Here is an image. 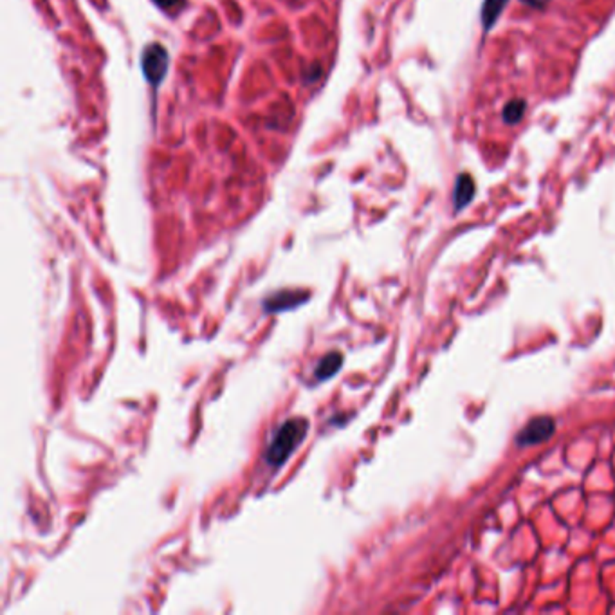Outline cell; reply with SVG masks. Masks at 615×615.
Listing matches in <instances>:
<instances>
[{
    "label": "cell",
    "instance_id": "cell-10",
    "mask_svg": "<svg viewBox=\"0 0 615 615\" xmlns=\"http://www.w3.org/2000/svg\"><path fill=\"white\" fill-rule=\"evenodd\" d=\"M522 2L527 6H531V8H541V6H543L547 0H522Z\"/></svg>",
    "mask_w": 615,
    "mask_h": 615
},
{
    "label": "cell",
    "instance_id": "cell-7",
    "mask_svg": "<svg viewBox=\"0 0 615 615\" xmlns=\"http://www.w3.org/2000/svg\"><path fill=\"white\" fill-rule=\"evenodd\" d=\"M509 0H486L482 6V22L486 25V30H491L493 24L498 20L502 11L505 9Z\"/></svg>",
    "mask_w": 615,
    "mask_h": 615
},
{
    "label": "cell",
    "instance_id": "cell-2",
    "mask_svg": "<svg viewBox=\"0 0 615 615\" xmlns=\"http://www.w3.org/2000/svg\"><path fill=\"white\" fill-rule=\"evenodd\" d=\"M556 432V422H554L552 417L541 415L534 417L532 420H529L527 425L524 426L518 435H516V444L518 446H534L540 444V442L549 441L550 436Z\"/></svg>",
    "mask_w": 615,
    "mask_h": 615
},
{
    "label": "cell",
    "instance_id": "cell-3",
    "mask_svg": "<svg viewBox=\"0 0 615 615\" xmlns=\"http://www.w3.org/2000/svg\"><path fill=\"white\" fill-rule=\"evenodd\" d=\"M143 72L150 84H159L162 82L168 71V53L167 49L159 44H150L143 51Z\"/></svg>",
    "mask_w": 615,
    "mask_h": 615
},
{
    "label": "cell",
    "instance_id": "cell-9",
    "mask_svg": "<svg viewBox=\"0 0 615 615\" xmlns=\"http://www.w3.org/2000/svg\"><path fill=\"white\" fill-rule=\"evenodd\" d=\"M154 2L159 6V8L171 9V8H175L177 4H181L183 0H154Z\"/></svg>",
    "mask_w": 615,
    "mask_h": 615
},
{
    "label": "cell",
    "instance_id": "cell-4",
    "mask_svg": "<svg viewBox=\"0 0 615 615\" xmlns=\"http://www.w3.org/2000/svg\"><path fill=\"white\" fill-rule=\"evenodd\" d=\"M474 197V181L471 175L467 174H462L458 175L457 184H455V195H453V202H455V209L457 212H460V209H464L467 206V204L473 200Z\"/></svg>",
    "mask_w": 615,
    "mask_h": 615
},
{
    "label": "cell",
    "instance_id": "cell-5",
    "mask_svg": "<svg viewBox=\"0 0 615 615\" xmlns=\"http://www.w3.org/2000/svg\"><path fill=\"white\" fill-rule=\"evenodd\" d=\"M304 299H305L304 292L283 291V292H278V294H275V296H271V298L266 302V309L269 312L283 311V309L296 307V305L302 304Z\"/></svg>",
    "mask_w": 615,
    "mask_h": 615
},
{
    "label": "cell",
    "instance_id": "cell-6",
    "mask_svg": "<svg viewBox=\"0 0 615 615\" xmlns=\"http://www.w3.org/2000/svg\"><path fill=\"white\" fill-rule=\"evenodd\" d=\"M341 365H343V356H341L339 352L327 354V356H325V358L321 359L320 363H318L316 377L320 379V381H325V379L332 377V375L336 374L337 370H339Z\"/></svg>",
    "mask_w": 615,
    "mask_h": 615
},
{
    "label": "cell",
    "instance_id": "cell-8",
    "mask_svg": "<svg viewBox=\"0 0 615 615\" xmlns=\"http://www.w3.org/2000/svg\"><path fill=\"white\" fill-rule=\"evenodd\" d=\"M525 107H527V105H525L524 100L511 101L507 107L503 108V119H505V123H509V125H514V123H518V121L524 117Z\"/></svg>",
    "mask_w": 615,
    "mask_h": 615
},
{
    "label": "cell",
    "instance_id": "cell-1",
    "mask_svg": "<svg viewBox=\"0 0 615 615\" xmlns=\"http://www.w3.org/2000/svg\"><path fill=\"white\" fill-rule=\"evenodd\" d=\"M309 432V420L302 417L285 420L276 432L275 439L266 451V462L273 467H280L285 464L287 458L294 453L298 446L304 442Z\"/></svg>",
    "mask_w": 615,
    "mask_h": 615
}]
</instances>
